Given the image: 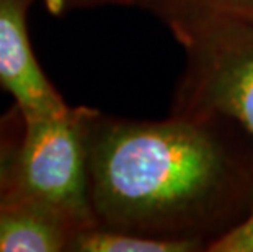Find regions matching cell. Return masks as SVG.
<instances>
[{"mask_svg": "<svg viewBox=\"0 0 253 252\" xmlns=\"http://www.w3.org/2000/svg\"><path fill=\"white\" fill-rule=\"evenodd\" d=\"M35 0H0V89L25 118L51 115L67 106L44 76L31 50L26 12Z\"/></svg>", "mask_w": 253, "mask_h": 252, "instance_id": "obj_4", "label": "cell"}, {"mask_svg": "<svg viewBox=\"0 0 253 252\" xmlns=\"http://www.w3.org/2000/svg\"><path fill=\"white\" fill-rule=\"evenodd\" d=\"M137 7L157 15L167 26L214 17L253 20V0H137Z\"/></svg>", "mask_w": 253, "mask_h": 252, "instance_id": "obj_7", "label": "cell"}, {"mask_svg": "<svg viewBox=\"0 0 253 252\" xmlns=\"http://www.w3.org/2000/svg\"><path fill=\"white\" fill-rule=\"evenodd\" d=\"M208 252H253V211L245 221L209 246Z\"/></svg>", "mask_w": 253, "mask_h": 252, "instance_id": "obj_9", "label": "cell"}, {"mask_svg": "<svg viewBox=\"0 0 253 252\" xmlns=\"http://www.w3.org/2000/svg\"><path fill=\"white\" fill-rule=\"evenodd\" d=\"M204 252L193 241L164 239L103 226H90L75 233L69 252Z\"/></svg>", "mask_w": 253, "mask_h": 252, "instance_id": "obj_6", "label": "cell"}, {"mask_svg": "<svg viewBox=\"0 0 253 252\" xmlns=\"http://www.w3.org/2000/svg\"><path fill=\"white\" fill-rule=\"evenodd\" d=\"M136 5H137V3H136Z\"/></svg>", "mask_w": 253, "mask_h": 252, "instance_id": "obj_11", "label": "cell"}, {"mask_svg": "<svg viewBox=\"0 0 253 252\" xmlns=\"http://www.w3.org/2000/svg\"><path fill=\"white\" fill-rule=\"evenodd\" d=\"M87 159L96 226L193 241L208 252L253 211V152L214 121L93 110Z\"/></svg>", "mask_w": 253, "mask_h": 252, "instance_id": "obj_1", "label": "cell"}, {"mask_svg": "<svg viewBox=\"0 0 253 252\" xmlns=\"http://www.w3.org/2000/svg\"><path fill=\"white\" fill-rule=\"evenodd\" d=\"M80 229L30 198L0 195V252H69Z\"/></svg>", "mask_w": 253, "mask_h": 252, "instance_id": "obj_5", "label": "cell"}, {"mask_svg": "<svg viewBox=\"0 0 253 252\" xmlns=\"http://www.w3.org/2000/svg\"><path fill=\"white\" fill-rule=\"evenodd\" d=\"M25 135V116L17 105L0 115V195L12 189Z\"/></svg>", "mask_w": 253, "mask_h": 252, "instance_id": "obj_8", "label": "cell"}, {"mask_svg": "<svg viewBox=\"0 0 253 252\" xmlns=\"http://www.w3.org/2000/svg\"><path fill=\"white\" fill-rule=\"evenodd\" d=\"M47 7L54 12L71 8H88L100 5H136L137 0H46Z\"/></svg>", "mask_w": 253, "mask_h": 252, "instance_id": "obj_10", "label": "cell"}, {"mask_svg": "<svg viewBox=\"0 0 253 252\" xmlns=\"http://www.w3.org/2000/svg\"><path fill=\"white\" fill-rule=\"evenodd\" d=\"M93 108L66 106L25 118L13 184L7 194L41 203L79 229L95 226L88 190L87 128Z\"/></svg>", "mask_w": 253, "mask_h": 252, "instance_id": "obj_3", "label": "cell"}, {"mask_svg": "<svg viewBox=\"0 0 253 252\" xmlns=\"http://www.w3.org/2000/svg\"><path fill=\"white\" fill-rule=\"evenodd\" d=\"M169 28L185 51L171 113L217 123L253 152V20L195 18Z\"/></svg>", "mask_w": 253, "mask_h": 252, "instance_id": "obj_2", "label": "cell"}]
</instances>
